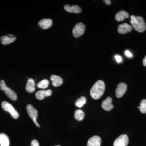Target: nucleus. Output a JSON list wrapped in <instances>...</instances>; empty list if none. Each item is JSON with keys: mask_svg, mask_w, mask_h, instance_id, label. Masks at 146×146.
<instances>
[{"mask_svg": "<svg viewBox=\"0 0 146 146\" xmlns=\"http://www.w3.org/2000/svg\"><path fill=\"white\" fill-rule=\"evenodd\" d=\"M54 146H61L60 145H57Z\"/></svg>", "mask_w": 146, "mask_h": 146, "instance_id": "c85d7f7f", "label": "nucleus"}, {"mask_svg": "<svg viewBox=\"0 0 146 146\" xmlns=\"http://www.w3.org/2000/svg\"><path fill=\"white\" fill-rule=\"evenodd\" d=\"M129 143V138L127 135L122 134L116 138L114 141V146H127Z\"/></svg>", "mask_w": 146, "mask_h": 146, "instance_id": "0eeeda50", "label": "nucleus"}, {"mask_svg": "<svg viewBox=\"0 0 146 146\" xmlns=\"http://www.w3.org/2000/svg\"><path fill=\"white\" fill-rule=\"evenodd\" d=\"M129 17V14L125 11L122 10L119 11L115 15V18L116 21L118 22H121L123 21L125 18Z\"/></svg>", "mask_w": 146, "mask_h": 146, "instance_id": "f3484780", "label": "nucleus"}, {"mask_svg": "<svg viewBox=\"0 0 146 146\" xmlns=\"http://www.w3.org/2000/svg\"><path fill=\"white\" fill-rule=\"evenodd\" d=\"M52 94V91L50 89L46 90H41L36 92L35 94L36 98L39 100H42L46 97L50 96Z\"/></svg>", "mask_w": 146, "mask_h": 146, "instance_id": "9b49d317", "label": "nucleus"}, {"mask_svg": "<svg viewBox=\"0 0 146 146\" xmlns=\"http://www.w3.org/2000/svg\"><path fill=\"white\" fill-rule=\"evenodd\" d=\"M101 139L98 136H92L89 138L87 144V146H100Z\"/></svg>", "mask_w": 146, "mask_h": 146, "instance_id": "ddd939ff", "label": "nucleus"}, {"mask_svg": "<svg viewBox=\"0 0 146 146\" xmlns=\"http://www.w3.org/2000/svg\"><path fill=\"white\" fill-rule=\"evenodd\" d=\"M112 98L110 97H108L102 102L101 106L102 109L106 111L112 110L114 108L112 104Z\"/></svg>", "mask_w": 146, "mask_h": 146, "instance_id": "1a4fd4ad", "label": "nucleus"}, {"mask_svg": "<svg viewBox=\"0 0 146 146\" xmlns=\"http://www.w3.org/2000/svg\"><path fill=\"white\" fill-rule=\"evenodd\" d=\"M26 90L30 93H33L35 91V83L33 79L29 78L27 80L26 86Z\"/></svg>", "mask_w": 146, "mask_h": 146, "instance_id": "a211bd4d", "label": "nucleus"}, {"mask_svg": "<svg viewBox=\"0 0 146 146\" xmlns=\"http://www.w3.org/2000/svg\"><path fill=\"white\" fill-rule=\"evenodd\" d=\"M9 141L8 136L5 133H0V145L1 146H9Z\"/></svg>", "mask_w": 146, "mask_h": 146, "instance_id": "6ab92c4d", "label": "nucleus"}, {"mask_svg": "<svg viewBox=\"0 0 146 146\" xmlns=\"http://www.w3.org/2000/svg\"><path fill=\"white\" fill-rule=\"evenodd\" d=\"M104 1L105 3L107 5H110L111 3V1H110V0H105Z\"/></svg>", "mask_w": 146, "mask_h": 146, "instance_id": "bb28decb", "label": "nucleus"}, {"mask_svg": "<svg viewBox=\"0 0 146 146\" xmlns=\"http://www.w3.org/2000/svg\"><path fill=\"white\" fill-rule=\"evenodd\" d=\"M85 30V25L82 23H78L74 27L73 29V36L78 37L83 35Z\"/></svg>", "mask_w": 146, "mask_h": 146, "instance_id": "423d86ee", "label": "nucleus"}, {"mask_svg": "<svg viewBox=\"0 0 146 146\" xmlns=\"http://www.w3.org/2000/svg\"><path fill=\"white\" fill-rule=\"evenodd\" d=\"M115 58H116V60H117V62H118V63H121V62L122 60V58L119 55H116L115 56Z\"/></svg>", "mask_w": 146, "mask_h": 146, "instance_id": "a878e982", "label": "nucleus"}, {"mask_svg": "<svg viewBox=\"0 0 146 146\" xmlns=\"http://www.w3.org/2000/svg\"><path fill=\"white\" fill-rule=\"evenodd\" d=\"M1 106L3 109L5 111L9 112L14 119H18L19 114L12 105L8 102L4 101L2 103Z\"/></svg>", "mask_w": 146, "mask_h": 146, "instance_id": "20e7f679", "label": "nucleus"}, {"mask_svg": "<svg viewBox=\"0 0 146 146\" xmlns=\"http://www.w3.org/2000/svg\"><path fill=\"white\" fill-rule=\"evenodd\" d=\"M74 117L78 121H81L84 118V112L81 110H76L74 112Z\"/></svg>", "mask_w": 146, "mask_h": 146, "instance_id": "aec40b11", "label": "nucleus"}, {"mask_svg": "<svg viewBox=\"0 0 146 146\" xmlns=\"http://www.w3.org/2000/svg\"><path fill=\"white\" fill-rule=\"evenodd\" d=\"M64 9L66 11L70 13H80L82 12V9L78 5H75L70 6L68 5L64 6Z\"/></svg>", "mask_w": 146, "mask_h": 146, "instance_id": "4468645a", "label": "nucleus"}, {"mask_svg": "<svg viewBox=\"0 0 146 146\" xmlns=\"http://www.w3.org/2000/svg\"><path fill=\"white\" fill-rule=\"evenodd\" d=\"M132 29V26L125 23L120 25L118 28V31L120 34H124L130 32Z\"/></svg>", "mask_w": 146, "mask_h": 146, "instance_id": "f8f14e48", "label": "nucleus"}, {"mask_svg": "<svg viewBox=\"0 0 146 146\" xmlns=\"http://www.w3.org/2000/svg\"><path fill=\"white\" fill-rule=\"evenodd\" d=\"M140 110L143 114L146 113V99H143L141 101L140 103Z\"/></svg>", "mask_w": 146, "mask_h": 146, "instance_id": "5701e85b", "label": "nucleus"}, {"mask_svg": "<svg viewBox=\"0 0 146 146\" xmlns=\"http://www.w3.org/2000/svg\"><path fill=\"white\" fill-rule=\"evenodd\" d=\"M131 23L136 31L143 32L145 31L146 25L143 18L141 16H131Z\"/></svg>", "mask_w": 146, "mask_h": 146, "instance_id": "f03ea898", "label": "nucleus"}, {"mask_svg": "<svg viewBox=\"0 0 146 146\" xmlns=\"http://www.w3.org/2000/svg\"><path fill=\"white\" fill-rule=\"evenodd\" d=\"M27 112L30 117L33 121L35 125L38 127H40L39 124L37 122V118L38 117V111L31 104H28L27 106Z\"/></svg>", "mask_w": 146, "mask_h": 146, "instance_id": "39448f33", "label": "nucleus"}, {"mask_svg": "<svg viewBox=\"0 0 146 146\" xmlns=\"http://www.w3.org/2000/svg\"><path fill=\"white\" fill-rule=\"evenodd\" d=\"M105 89V84L104 82L102 80H98L91 88L90 95L94 99H99L104 94Z\"/></svg>", "mask_w": 146, "mask_h": 146, "instance_id": "f257e3e1", "label": "nucleus"}, {"mask_svg": "<svg viewBox=\"0 0 146 146\" xmlns=\"http://www.w3.org/2000/svg\"><path fill=\"white\" fill-rule=\"evenodd\" d=\"M86 98L85 97L82 96L77 99L75 102V105L77 107L81 108L86 104Z\"/></svg>", "mask_w": 146, "mask_h": 146, "instance_id": "412c9836", "label": "nucleus"}, {"mask_svg": "<svg viewBox=\"0 0 146 146\" xmlns=\"http://www.w3.org/2000/svg\"><path fill=\"white\" fill-rule=\"evenodd\" d=\"M143 65L144 66H146V56H145V57L144 58V59H143Z\"/></svg>", "mask_w": 146, "mask_h": 146, "instance_id": "cd10ccee", "label": "nucleus"}, {"mask_svg": "<svg viewBox=\"0 0 146 146\" xmlns=\"http://www.w3.org/2000/svg\"><path fill=\"white\" fill-rule=\"evenodd\" d=\"M0 89L4 91L6 95L11 100L15 101L17 100V95L13 90L7 86L4 80H1L0 81Z\"/></svg>", "mask_w": 146, "mask_h": 146, "instance_id": "7ed1b4c3", "label": "nucleus"}, {"mask_svg": "<svg viewBox=\"0 0 146 146\" xmlns=\"http://www.w3.org/2000/svg\"><path fill=\"white\" fill-rule=\"evenodd\" d=\"M125 55L126 56H127L128 57H132V56H133V55H132V54L131 53L130 51L127 50H126L125 51Z\"/></svg>", "mask_w": 146, "mask_h": 146, "instance_id": "393cba45", "label": "nucleus"}, {"mask_svg": "<svg viewBox=\"0 0 146 146\" xmlns=\"http://www.w3.org/2000/svg\"><path fill=\"white\" fill-rule=\"evenodd\" d=\"M49 84V81L48 80L44 79L42 81L39 82L37 84V86L40 89H45L47 88Z\"/></svg>", "mask_w": 146, "mask_h": 146, "instance_id": "4be33fe9", "label": "nucleus"}, {"mask_svg": "<svg viewBox=\"0 0 146 146\" xmlns=\"http://www.w3.org/2000/svg\"><path fill=\"white\" fill-rule=\"evenodd\" d=\"M38 24L43 29H47L52 25V20L51 19H43L39 21Z\"/></svg>", "mask_w": 146, "mask_h": 146, "instance_id": "2eb2a0df", "label": "nucleus"}, {"mask_svg": "<svg viewBox=\"0 0 146 146\" xmlns=\"http://www.w3.org/2000/svg\"><path fill=\"white\" fill-rule=\"evenodd\" d=\"M50 80L52 81L53 86L54 87L60 86L63 84V79L59 76L52 75L51 76Z\"/></svg>", "mask_w": 146, "mask_h": 146, "instance_id": "dca6fc26", "label": "nucleus"}, {"mask_svg": "<svg viewBox=\"0 0 146 146\" xmlns=\"http://www.w3.org/2000/svg\"><path fill=\"white\" fill-rule=\"evenodd\" d=\"M138 109H140V107H139H139H138Z\"/></svg>", "mask_w": 146, "mask_h": 146, "instance_id": "c756f323", "label": "nucleus"}, {"mask_svg": "<svg viewBox=\"0 0 146 146\" xmlns=\"http://www.w3.org/2000/svg\"><path fill=\"white\" fill-rule=\"evenodd\" d=\"M16 39V37L14 35L12 34H8L7 35L1 36L0 40L3 45H7L15 42Z\"/></svg>", "mask_w": 146, "mask_h": 146, "instance_id": "9d476101", "label": "nucleus"}, {"mask_svg": "<svg viewBox=\"0 0 146 146\" xmlns=\"http://www.w3.org/2000/svg\"><path fill=\"white\" fill-rule=\"evenodd\" d=\"M31 146H39L38 141L36 140H33L32 141Z\"/></svg>", "mask_w": 146, "mask_h": 146, "instance_id": "b1692460", "label": "nucleus"}, {"mask_svg": "<svg viewBox=\"0 0 146 146\" xmlns=\"http://www.w3.org/2000/svg\"><path fill=\"white\" fill-rule=\"evenodd\" d=\"M127 85L124 82H120L118 84L116 90V96L118 98H121L127 90Z\"/></svg>", "mask_w": 146, "mask_h": 146, "instance_id": "6e6552de", "label": "nucleus"}]
</instances>
